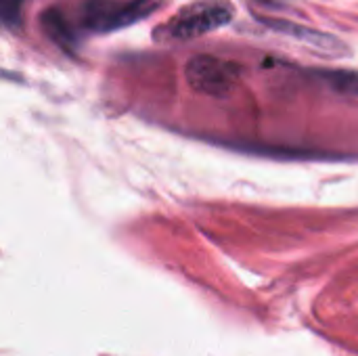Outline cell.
<instances>
[{"instance_id":"1","label":"cell","mask_w":358,"mask_h":356,"mask_svg":"<svg viewBox=\"0 0 358 356\" xmlns=\"http://www.w3.org/2000/svg\"><path fill=\"white\" fill-rule=\"evenodd\" d=\"M233 19V6L227 0H197L182 6L172 19L157 27L162 40H193L206 36L218 27H224Z\"/></svg>"},{"instance_id":"2","label":"cell","mask_w":358,"mask_h":356,"mask_svg":"<svg viewBox=\"0 0 358 356\" xmlns=\"http://www.w3.org/2000/svg\"><path fill=\"white\" fill-rule=\"evenodd\" d=\"M162 0H84L80 25L90 34H109L155 13Z\"/></svg>"},{"instance_id":"3","label":"cell","mask_w":358,"mask_h":356,"mask_svg":"<svg viewBox=\"0 0 358 356\" xmlns=\"http://www.w3.org/2000/svg\"><path fill=\"white\" fill-rule=\"evenodd\" d=\"M185 78L189 86L197 92L210 97H224L233 92L239 84L241 65L214 55H197L187 63Z\"/></svg>"},{"instance_id":"4","label":"cell","mask_w":358,"mask_h":356,"mask_svg":"<svg viewBox=\"0 0 358 356\" xmlns=\"http://www.w3.org/2000/svg\"><path fill=\"white\" fill-rule=\"evenodd\" d=\"M42 27L48 34V38H52L59 46H63L65 50H71L76 44V34L71 23L67 21V17L59 10V8H48L42 15Z\"/></svg>"},{"instance_id":"5","label":"cell","mask_w":358,"mask_h":356,"mask_svg":"<svg viewBox=\"0 0 358 356\" xmlns=\"http://www.w3.org/2000/svg\"><path fill=\"white\" fill-rule=\"evenodd\" d=\"M25 0H0V17L6 27H15L21 23Z\"/></svg>"},{"instance_id":"6","label":"cell","mask_w":358,"mask_h":356,"mask_svg":"<svg viewBox=\"0 0 358 356\" xmlns=\"http://www.w3.org/2000/svg\"><path fill=\"white\" fill-rule=\"evenodd\" d=\"M327 78H329V82H331L338 90L358 92V73L340 71V73H327Z\"/></svg>"}]
</instances>
